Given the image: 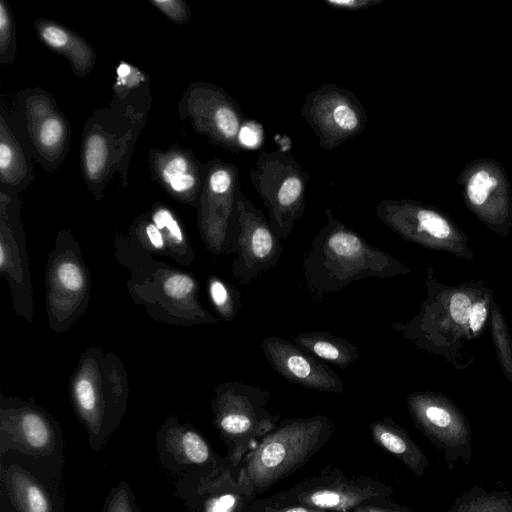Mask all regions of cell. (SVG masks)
Here are the masks:
<instances>
[{"instance_id":"cell-1","label":"cell","mask_w":512,"mask_h":512,"mask_svg":"<svg viewBox=\"0 0 512 512\" xmlns=\"http://www.w3.org/2000/svg\"><path fill=\"white\" fill-rule=\"evenodd\" d=\"M426 298L416 315L391 328L417 349L442 357L457 370L475 362L470 344L488 324L494 291L481 279L455 285L439 282L430 265L425 269Z\"/></svg>"},{"instance_id":"cell-2","label":"cell","mask_w":512,"mask_h":512,"mask_svg":"<svg viewBox=\"0 0 512 512\" xmlns=\"http://www.w3.org/2000/svg\"><path fill=\"white\" fill-rule=\"evenodd\" d=\"M326 224L314 236L302 263L310 294L336 293L353 281L404 276L412 269L390 253L369 244L360 234L324 210Z\"/></svg>"},{"instance_id":"cell-3","label":"cell","mask_w":512,"mask_h":512,"mask_svg":"<svg viewBox=\"0 0 512 512\" xmlns=\"http://www.w3.org/2000/svg\"><path fill=\"white\" fill-rule=\"evenodd\" d=\"M249 178L272 229L286 240L304 215L310 174L287 151L262 150Z\"/></svg>"},{"instance_id":"cell-4","label":"cell","mask_w":512,"mask_h":512,"mask_svg":"<svg viewBox=\"0 0 512 512\" xmlns=\"http://www.w3.org/2000/svg\"><path fill=\"white\" fill-rule=\"evenodd\" d=\"M379 220L402 239L471 261L466 233L444 211L412 199H385L376 206Z\"/></svg>"},{"instance_id":"cell-5","label":"cell","mask_w":512,"mask_h":512,"mask_svg":"<svg viewBox=\"0 0 512 512\" xmlns=\"http://www.w3.org/2000/svg\"><path fill=\"white\" fill-rule=\"evenodd\" d=\"M409 412L422 433L443 454L450 471L461 461L469 464L472 455V429L464 412L447 396L419 391L407 398Z\"/></svg>"},{"instance_id":"cell-6","label":"cell","mask_w":512,"mask_h":512,"mask_svg":"<svg viewBox=\"0 0 512 512\" xmlns=\"http://www.w3.org/2000/svg\"><path fill=\"white\" fill-rule=\"evenodd\" d=\"M300 114L319 140V147L336 149L360 135L368 115L357 95L349 89L328 82L305 96Z\"/></svg>"},{"instance_id":"cell-7","label":"cell","mask_w":512,"mask_h":512,"mask_svg":"<svg viewBox=\"0 0 512 512\" xmlns=\"http://www.w3.org/2000/svg\"><path fill=\"white\" fill-rule=\"evenodd\" d=\"M457 183L466 208L490 231L506 237L512 229V190L504 167L491 158L471 161Z\"/></svg>"},{"instance_id":"cell-8","label":"cell","mask_w":512,"mask_h":512,"mask_svg":"<svg viewBox=\"0 0 512 512\" xmlns=\"http://www.w3.org/2000/svg\"><path fill=\"white\" fill-rule=\"evenodd\" d=\"M238 236L232 275L248 285L274 268L283 251L281 239L262 210L240 191L237 201Z\"/></svg>"},{"instance_id":"cell-9","label":"cell","mask_w":512,"mask_h":512,"mask_svg":"<svg viewBox=\"0 0 512 512\" xmlns=\"http://www.w3.org/2000/svg\"><path fill=\"white\" fill-rule=\"evenodd\" d=\"M240 191L237 168L231 164H214L207 182L209 201L205 214V234L212 251L216 253L237 250V201Z\"/></svg>"},{"instance_id":"cell-10","label":"cell","mask_w":512,"mask_h":512,"mask_svg":"<svg viewBox=\"0 0 512 512\" xmlns=\"http://www.w3.org/2000/svg\"><path fill=\"white\" fill-rule=\"evenodd\" d=\"M261 349L270 366L290 383L330 393H341L343 381L323 360L279 336H267Z\"/></svg>"},{"instance_id":"cell-11","label":"cell","mask_w":512,"mask_h":512,"mask_svg":"<svg viewBox=\"0 0 512 512\" xmlns=\"http://www.w3.org/2000/svg\"><path fill=\"white\" fill-rule=\"evenodd\" d=\"M209 130L213 137L234 152L245 149L244 130L250 122L238 103L219 90L211 92Z\"/></svg>"},{"instance_id":"cell-12","label":"cell","mask_w":512,"mask_h":512,"mask_svg":"<svg viewBox=\"0 0 512 512\" xmlns=\"http://www.w3.org/2000/svg\"><path fill=\"white\" fill-rule=\"evenodd\" d=\"M293 342L317 358L344 370L360 357L356 345L328 331L299 332L293 336Z\"/></svg>"},{"instance_id":"cell-13","label":"cell","mask_w":512,"mask_h":512,"mask_svg":"<svg viewBox=\"0 0 512 512\" xmlns=\"http://www.w3.org/2000/svg\"><path fill=\"white\" fill-rule=\"evenodd\" d=\"M446 512H512V494L473 486L458 495Z\"/></svg>"},{"instance_id":"cell-14","label":"cell","mask_w":512,"mask_h":512,"mask_svg":"<svg viewBox=\"0 0 512 512\" xmlns=\"http://www.w3.org/2000/svg\"><path fill=\"white\" fill-rule=\"evenodd\" d=\"M488 324L499 365L506 379L512 383V338L495 298L491 302Z\"/></svg>"},{"instance_id":"cell-15","label":"cell","mask_w":512,"mask_h":512,"mask_svg":"<svg viewBox=\"0 0 512 512\" xmlns=\"http://www.w3.org/2000/svg\"><path fill=\"white\" fill-rule=\"evenodd\" d=\"M210 299L225 320H233L241 308V294L225 281L212 277L209 281Z\"/></svg>"},{"instance_id":"cell-16","label":"cell","mask_w":512,"mask_h":512,"mask_svg":"<svg viewBox=\"0 0 512 512\" xmlns=\"http://www.w3.org/2000/svg\"><path fill=\"white\" fill-rule=\"evenodd\" d=\"M189 169L187 161L180 156L174 157L165 165L162 176L176 192H183L194 187L196 180L194 175L187 172Z\"/></svg>"},{"instance_id":"cell-17","label":"cell","mask_w":512,"mask_h":512,"mask_svg":"<svg viewBox=\"0 0 512 512\" xmlns=\"http://www.w3.org/2000/svg\"><path fill=\"white\" fill-rule=\"evenodd\" d=\"M22 432L30 446L44 447L49 441V429L45 421L35 413H26L21 419Z\"/></svg>"},{"instance_id":"cell-18","label":"cell","mask_w":512,"mask_h":512,"mask_svg":"<svg viewBox=\"0 0 512 512\" xmlns=\"http://www.w3.org/2000/svg\"><path fill=\"white\" fill-rule=\"evenodd\" d=\"M107 157L106 143L100 135L91 136L86 143L85 164L88 174L96 177L103 170Z\"/></svg>"},{"instance_id":"cell-19","label":"cell","mask_w":512,"mask_h":512,"mask_svg":"<svg viewBox=\"0 0 512 512\" xmlns=\"http://www.w3.org/2000/svg\"><path fill=\"white\" fill-rule=\"evenodd\" d=\"M57 280L64 289L73 292L79 291L84 284L80 267L72 261H65L58 266Z\"/></svg>"},{"instance_id":"cell-20","label":"cell","mask_w":512,"mask_h":512,"mask_svg":"<svg viewBox=\"0 0 512 512\" xmlns=\"http://www.w3.org/2000/svg\"><path fill=\"white\" fill-rule=\"evenodd\" d=\"M182 445L187 458L194 463H203L208 459L209 450L204 440L195 432L183 435Z\"/></svg>"},{"instance_id":"cell-21","label":"cell","mask_w":512,"mask_h":512,"mask_svg":"<svg viewBox=\"0 0 512 512\" xmlns=\"http://www.w3.org/2000/svg\"><path fill=\"white\" fill-rule=\"evenodd\" d=\"M195 289L194 280L186 274H174L164 283V291L169 297L181 299L192 294Z\"/></svg>"},{"instance_id":"cell-22","label":"cell","mask_w":512,"mask_h":512,"mask_svg":"<svg viewBox=\"0 0 512 512\" xmlns=\"http://www.w3.org/2000/svg\"><path fill=\"white\" fill-rule=\"evenodd\" d=\"M152 218L153 224L160 231H165L172 241L176 243L183 242V233L181 227L169 210L160 208L153 214Z\"/></svg>"},{"instance_id":"cell-23","label":"cell","mask_w":512,"mask_h":512,"mask_svg":"<svg viewBox=\"0 0 512 512\" xmlns=\"http://www.w3.org/2000/svg\"><path fill=\"white\" fill-rule=\"evenodd\" d=\"M74 394L82 411L90 413L95 409L97 396L91 379L79 378L75 383Z\"/></svg>"},{"instance_id":"cell-24","label":"cell","mask_w":512,"mask_h":512,"mask_svg":"<svg viewBox=\"0 0 512 512\" xmlns=\"http://www.w3.org/2000/svg\"><path fill=\"white\" fill-rule=\"evenodd\" d=\"M63 125L57 118H48L40 126L39 141L45 147L55 146L62 138Z\"/></svg>"},{"instance_id":"cell-25","label":"cell","mask_w":512,"mask_h":512,"mask_svg":"<svg viewBox=\"0 0 512 512\" xmlns=\"http://www.w3.org/2000/svg\"><path fill=\"white\" fill-rule=\"evenodd\" d=\"M285 453L286 449L283 443L279 441H271L263 448L261 452V463L268 468L276 467L284 460Z\"/></svg>"},{"instance_id":"cell-26","label":"cell","mask_w":512,"mask_h":512,"mask_svg":"<svg viewBox=\"0 0 512 512\" xmlns=\"http://www.w3.org/2000/svg\"><path fill=\"white\" fill-rule=\"evenodd\" d=\"M329 7L341 11H359L378 6L384 0H322Z\"/></svg>"},{"instance_id":"cell-27","label":"cell","mask_w":512,"mask_h":512,"mask_svg":"<svg viewBox=\"0 0 512 512\" xmlns=\"http://www.w3.org/2000/svg\"><path fill=\"white\" fill-rule=\"evenodd\" d=\"M44 42L55 49L64 47L68 42L67 32L59 26L47 25L41 31Z\"/></svg>"},{"instance_id":"cell-28","label":"cell","mask_w":512,"mask_h":512,"mask_svg":"<svg viewBox=\"0 0 512 512\" xmlns=\"http://www.w3.org/2000/svg\"><path fill=\"white\" fill-rule=\"evenodd\" d=\"M28 512H48V502L41 490L36 486L27 487L25 493Z\"/></svg>"},{"instance_id":"cell-29","label":"cell","mask_w":512,"mask_h":512,"mask_svg":"<svg viewBox=\"0 0 512 512\" xmlns=\"http://www.w3.org/2000/svg\"><path fill=\"white\" fill-rule=\"evenodd\" d=\"M311 501L316 506L330 508L339 504L340 495L329 490L317 491L311 496Z\"/></svg>"},{"instance_id":"cell-30","label":"cell","mask_w":512,"mask_h":512,"mask_svg":"<svg viewBox=\"0 0 512 512\" xmlns=\"http://www.w3.org/2000/svg\"><path fill=\"white\" fill-rule=\"evenodd\" d=\"M235 502L236 499L233 495H223L219 498L212 500L209 503L206 512H231L235 505Z\"/></svg>"},{"instance_id":"cell-31","label":"cell","mask_w":512,"mask_h":512,"mask_svg":"<svg viewBox=\"0 0 512 512\" xmlns=\"http://www.w3.org/2000/svg\"><path fill=\"white\" fill-rule=\"evenodd\" d=\"M147 237L155 249H163L165 246L164 238L161 231L154 225L149 224L146 227Z\"/></svg>"},{"instance_id":"cell-32","label":"cell","mask_w":512,"mask_h":512,"mask_svg":"<svg viewBox=\"0 0 512 512\" xmlns=\"http://www.w3.org/2000/svg\"><path fill=\"white\" fill-rule=\"evenodd\" d=\"M154 3L170 15V17H178L183 13L180 7L181 3L178 1H154Z\"/></svg>"},{"instance_id":"cell-33","label":"cell","mask_w":512,"mask_h":512,"mask_svg":"<svg viewBox=\"0 0 512 512\" xmlns=\"http://www.w3.org/2000/svg\"><path fill=\"white\" fill-rule=\"evenodd\" d=\"M13 159V151L5 142L0 144V168L2 173L8 169Z\"/></svg>"},{"instance_id":"cell-34","label":"cell","mask_w":512,"mask_h":512,"mask_svg":"<svg viewBox=\"0 0 512 512\" xmlns=\"http://www.w3.org/2000/svg\"><path fill=\"white\" fill-rule=\"evenodd\" d=\"M0 33H1V47L4 49V42L6 41L9 33V19L6 10L1 4L0 6Z\"/></svg>"},{"instance_id":"cell-35","label":"cell","mask_w":512,"mask_h":512,"mask_svg":"<svg viewBox=\"0 0 512 512\" xmlns=\"http://www.w3.org/2000/svg\"><path fill=\"white\" fill-rule=\"evenodd\" d=\"M130 67L126 64H121L118 68V75L120 77H125L129 74Z\"/></svg>"},{"instance_id":"cell-36","label":"cell","mask_w":512,"mask_h":512,"mask_svg":"<svg viewBox=\"0 0 512 512\" xmlns=\"http://www.w3.org/2000/svg\"><path fill=\"white\" fill-rule=\"evenodd\" d=\"M287 512H308V510H306L304 508L297 507V508L289 509Z\"/></svg>"},{"instance_id":"cell-37","label":"cell","mask_w":512,"mask_h":512,"mask_svg":"<svg viewBox=\"0 0 512 512\" xmlns=\"http://www.w3.org/2000/svg\"><path fill=\"white\" fill-rule=\"evenodd\" d=\"M511 295H512V292H511Z\"/></svg>"}]
</instances>
